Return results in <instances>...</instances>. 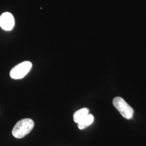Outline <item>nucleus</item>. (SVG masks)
Wrapping results in <instances>:
<instances>
[{
  "mask_svg": "<svg viewBox=\"0 0 146 146\" xmlns=\"http://www.w3.org/2000/svg\"><path fill=\"white\" fill-rule=\"evenodd\" d=\"M115 108L120 112L124 118L130 120L133 118L134 110L121 97H116L113 101Z\"/></svg>",
  "mask_w": 146,
  "mask_h": 146,
  "instance_id": "obj_2",
  "label": "nucleus"
},
{
  "mask_svg": "<svg viewBox=\"0 0 146 146\" xmlns=\"http://www.w3.org/2000/svg\"><path fill=\"white\" fill-rule=\"evenodd\" d=\"M89 110L88 108H84L76 111L73 115V119L75 122L78 123L81 120L84 119L89 114Z\"/></svg>",
  "mask_w": 146,
  "mask_h": 146,
  "instance_id": "obj_6",
  "label": "nucleus"
},
{
  "mask_svg": "<svg viewBox=\"0 0 146 146\" xmlns=\"http://www.w3.org/2000/svg\"><path fill=\"white\" fill-rule=\"evenodd\" d=\"M15 25L13 15L8 12L3 13L0 16V27L5 31H9L13 29Z\"/></svg>",
  "mask_w": 146,
  "mask_h": 146,
  "instance_id": "obj_4",
  "label": "nucleus"
},
{
  "mask_svg": "<svg viewBox=\"0 0 146 146\" xmlns=\"http://www.w3.org/2000/svg\"><path fill=\"white\" fill-rule=\"evenodd\" d=\"M32 67V63L29 61H24L16 65L11 70L10 76L15 80L23 78L29 72Z\"/></svg>",
  "mask_w": 146,
  "mask_h": 146,
  "instance_id": "obj_3",
  "label": "nucleus"
},
{
  "mask_svg": "<svg viewBox=\"0 0 146 146\" xmlns=\"http://www.w3.org/2000/svg\"><path fill=\"white\" fill-rule=\"evenodd\" d=\"M94 116L92 114H88L86 117H84L82 120L78 122V129L82 130L88 126L92 125L94 121Z\"/></svg>",
  "mask_w": 146,
  "mask_h": 146,
  "instance_id": "obj_5",
  "label": "nucleus"
},
{
  "mask_svg": "<svg viewBox=\"0 0 146 146\" xmlns=\"http://www.w3.org/2000/svg\"><path fill=\"white\" fill-rule=\"evenodd\" d=\"M34 127V122L31 119L20 120L14 127L12 134L15 138L21 139L28 134Z\"/></svg>",
  "mask_w": 146,
  "mask_h": 146,
  "instance_id": "obj_1",
  "label": "nucleus"
}]
</instances>
